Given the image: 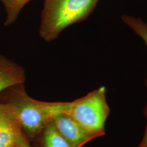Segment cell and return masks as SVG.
Instances as JSON below:
<instances>
[{"instance_id":"cell-2","label":"cell","mask_w":147,"mask_h":147,"mask_svg":"<svg viewBox=\"0 0 147 147\" xmlns=\"http://www.w3.org/2000/svg\"><path fill=\"white\" fill-rule=\"evenodd\" d=\"M99 0H44L39 34L46 42L58 38L66 27L85 20Z\"/></svg>"},{"instance_id":"cell-7","label":"cell","mask_w":147,"mask_h":147,"mask_svg":"<svg viewBox=\"0 0 147 147\" xmlns=\"http://www.w3.org/2000/svg\"><path fill=\"white\" fill-rule=\"evenodd\" d=\"M42 132V147H71L56 130L51 121L44 128Z\"/></svg>"},{"instance_id":"cell-1","label":"cell","mask_w":147,"mask_h":147,"mask_svg":"<svg viewBox=\"0 0 147 147\" xmlns=\"http://www.w3.org/2000/svg\"><path fill=\"white\" fill-rule=\"evenodd\" d=\"M22 85H16L2 91L4 93L2 101L9 105L27 136L33 138L43 131L53 116L62 113L63 102L35 100L27 95Z\"/></svg>"},{"instance_id":"cell-11","label":"cell","mask_w":147,"mask_h":147,"mask_svg":"<svg viewBox=\"0 0 147 147\" xmlns=\"http://www.w3.org/2000/svg\"><path fill=\"white\" fill-rule=\"evenodd\" d=\"M145 114L147 118V126L146 128V131L144 132V135L143 137L142 141L140 142L139 146L138 147H147V105L146 107V110H145Z\"/></svg>"},{"instance_id":"cell-10","label":"cell","mask_w":147,"mask_h":147,"mask_svg":"<svg viewBox=\"0 0 147 147\" xmlns=\"http://www.w3.org/2000/svg\"><path fill=\"white\" fill-rule=\"evenodd\" d=\"M14 147H31L28 143L26 136L22 132L21 135L18 138Z\"/></svg>"},{"instance_id":"cell-8","label":"cell","mask_w":147,"mask_h":147,"mask_svg":"<svg viewBox=\"0 0 147 147\" xmlns=\"http://www.w3.org/2000/svg\"><path fill=\"white\" fill-rule=\"evenodd\" d=\"M5 8L6 11L5 25L13 24L24 6L31 0H0Z\"/></svg>"},{"instance_id":"cell-5","label":"cell","mask_w":147,"mask_h":147,"mask_svg":"<svg viewBox=\"0 0 147 147\" xmlns=\"http://www.w3.org/2000/svg\"><path fill=\"white\" fill-rule=\"evenodd\" d=\"M22 132L9 105L0 101V147H14Z\"/></svg>"},{"instance_id":"cell-6","label":"cell","mask_w":147,"mask_h":147,"mask_svg":"<svg viewBox=\"0 0 147 147\" xmlns=\"http://www.w3.org/2000/svg\"><path fill=\"white\" fill-rule=\"evenodd\" d=\"M25 81L24 68L0 54V93L9 87L24 84Z\"/></svg>"},{"instance_id":"cell-3","label":"cell","mask_w":147,"mask_h":147,"mask_svg":"<svg viewBox=\"0 0 147 147\" xmlns=\"http://www.w3.org/2000/svg\"><path fill=\"white\" fill-rule=\"evenodd\" d=\"M110 112L104 86L72 102H64L62 112L96 138L105 135V123Z\"/></svg>"},{"instance_id":"cell-9","label":"cell","mask_w":147,"mask_h":147,"mask_svg":"<svg viewBox=\"0 0 147 147\" xmlns=\"http://www.w3.org/2000/svg\"><path fill=\"white\" fill-rule=\"evenodd\" d=\"M121 20L129 27L133 31L142 38L147 47V23L141 18L132 16H121ZM147 86V78L146 80Z\"/></svg>"},{"instance_id":"cell-4","label":"cell","mask_w":147,"mask_h":147,"mask_svg":"<svg viewBox=\"0 0 147 147\" xmlns=\"http://www.w3.org/2000/svg\"><path fill=\"white\" fill-rule=\"evenodd\" d=\"M51 121L58 134L71 147H83L96 138L66 113H58L53 117Z\"/></svg>"}]
</instances>
